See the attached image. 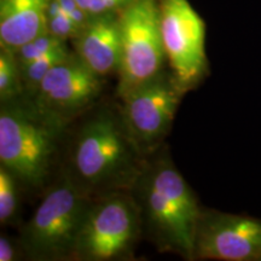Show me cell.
<instances>
[{"label":"cell","mask_w":261,"mask_h":261,"mask_svg":"<svg viewBox=\"0 0 261 261\" xmlns=\"http://www.w3.org/2000/svg\"><path fill=\"white\" fill-rule=\"evenodd\" d=\"M73 52L68 50V47L60 48L44 55V56L38 58V60L27 63L22 67H19L21 71L22 85H23V92L32 93L33 91L38 87L40 81L44 79L45 75L50 71L55 65H57L61 62L67 60Z\"/></svg>","instance_id":"cell-13"},{"label":"cell","mask_w":261,"mask_h":261,"mask_svg":"<svg viewBox=\"0 0 261 261\" xmlns=\"http://www.w3.org/2000/svg\"><path fill=\"white\" fill-rule=\"evenodd\" d=\"M46 29L52 35L61 39V40H73L79 34L81 27L77 25L65 14L57 0H51L47 10V23Z\"/></svg>","instance_id":"cell-17"},{"label":"cell","mask_w":261,"mask_h":261,"mask_svg":"<svg viewBox=\"0 0 261 261\" xmlns=\"http://www.w3.org/2000/svg\"><path fill=\"white\" fill-rule=\"evenodd\" d=\"M103 77L91 70L75 52L55 65L32 93L41 109L71 122L90 112L100 97Z\"/></svg>","instance_id":"cell-10"},{"label":"cell","mask_w":261,"mask_h":261,"mask_svg":"<svg viewBox=\"0 0 261 261\" xmlns=\"http://www.w3.org/2000/svg\"><path fill=\"white\" fill-rule=\"evenodd\" d=\"M146 158L127 132L120 109L103 107L77 127L63 173L85 195L96 198L130 191Z\"/></svg>","instance_id":"cell-1"},{"label":"cell","mask_w":261,"mask_h":261,"mask_svg":"<svg viewBox=\"0 0 261 261\" xmlns=\"http://www.w3.org/2000/svg\"><path fill=\"white\" fill-rule=\"evenodd\" d=\"M121 61L116 96L121 99L165 69L159 0H132L119 12Z\"/></svg>","instance_id":"cell-6"},{"label":"cell","mask_w":261,"mask_h":261,"mask_svg":"<svg viewBox=\"0 0 261 261\" xmlns=\"http://www.w3.org/2000/svg\"><path fill=\"white\" fill-rule=\"evenodd\" d=\"M70 122L41 109L28 94L0 102V165L23 188L46 184Z\"/></svg>","instance_id":"cell-3"},{"label":"cell","mask_w":261,"mask_h":261,"mask_svg":"<svg viewBox=\"0 0 261 261\" xmlns=\"http://www.w3.org/2000/svg\"><path fill=\"white\" fill-rule=\"evenodd\" d=\"M92 200L62 173L22 227L18 242L23 255L34 261L73 260L77 236Z\"/></svg>","instance_id":"cell-4"},{"label":"cell","mask_w":261,"mask_h":261,"mask_svg":"<svg viewBox=\"0 0 261 261\" xmlns=\"http://www.w3.org/2000/svg\"><path fill=\"white\" fill-rule=\"evenodd\" d=\"M90 17L108 14H119L132 0H76Z\"/></svg>","instance_id":"cell-18"},{"label":"cell","mask_w":261,"mask_h":261,"mask_svg":"<svg viewBox=\"0 0 261 261\" xmlns=\"http://www.w3.org/2000/svg\"><path fill=\"white\" fill-rule=\"evenodd\" d=\"M19 253L23 254L21 244L17 247L8 236H0V261L18 260Z\"/></svg>","instance_id":"cell-19"},{"label":"cell","mask_w":261,"mask_h":261,"mask_svg":"<svg viewBox=\"0 0 261 261\" xmlns=\"http://www.w3.org/2000/svg\"><path fill=\"white\" fill-rule=\"evenodd\" d=\"M159 12L166 62L185 94L210 75L205 23L189 0H159Z\"/></svg>","instance_id":"cell-7"},{"label":"cell","mask_w":261,"mask_h":261,"mask_svg":"<svg viewBox=\"0 0 261 261\" xmlns=\"http://www.w3.org/2000/svg\"><path fill=\"white\" fill-rule=\"evenodd\" d=\"M21 94L23 85L14 52L0 48V102H8Z\"/></svg>","instance_id":"cell-15"},{"label":"cell","mask_w":261,"mask_h":261,"mask_svg":"<svg viewBox=\"0 0 261 261\" xmlns=\"http://www.w3.org/2000/svg\"><path fill=\"white\" fill-rule=\"evenodd\" d=\"M129 192L139 208L143 233L159 252L194 260L203 207L167 152L146 158Z\"/></svg>","instance_id":"cell-2"},{"label":"cell","mask_w":261,"mask_h":261,"mask_svg":"<svg viewBox=\"0 0 261 261\" xmlns=\"http://www.w3.org/2000/svg\"><path fill=\"white\" fill-rule=\"evenodd\" d=\"M182 96L171 70L163 69L121 98L122 121L145 156L160 150L162 140L171 130Z\"/></svg>","instance_id":"cell-8"},{"label":"cell","mask_w":261,"mask_h":261,"mask_svg":"<svg viewBox=\"0 0 261 261\" xmlns=\"http://www.w3.org/2000/svg\"><path fill=\"white\" fill-rule=\"evenodd\" d=\"M73 44L75 55L100 77L117 74L121 61L119 14L90 17Z\"/></svg>","instance_id":"cell-11"},{"label":"cell","mask_w":261,"mask_h":261,"mask_svg":"<svg viewBox=\"0 0 261 261\" xmlns=\"http://www.w3.org/2000/svg\"><path fill=\"white\" fill-rule=\"evenodd\" d=\"M194 260L261 261V219L203 207L196 228Z\"/></svg>","instance_id":"cell-9"},{"label":"cell","mask_w":261,"mask_h":261,"mask_svg":"<svg viewBox=\"0 0 261 261\" xmlns=\"http://www.w3.org/2000/svg\"><path fill=\"white\" fill-rule=\"evenodd\" d=\"M64 47H67L65 41L56 38L51 33L45 32L39 37L32 39L31 41L25 42L21 47H18L17 50L14 51V55L19 67H22V65L31 63V62L42 57L48 52Z\"/></svg>","instance_id":"cell-16"},{"label":"cell","mask_w":261,"mask_h":261,"mask_svg":"<svg viewBox=\"0 0 261 261\" xmlns=\"http://www.w3.org/2000/svg\"><path fill=\"white\" fill-rule=\"evenodd\" d=\"M51 0H0V48L16 51L47 32Z\"/></svg>","instance_id":"cell-12"},{"label":"cell","mask_w":261,"mask_h":261,"mask_svg":"<svg viewBox=\"0 0 261 261\" xmlns=\"http://www.w3.org/2000/svg\"><path fill=\"white\" fill-rule=\"evenodd\" d=\"M23 188L17 178L0 165V224H14L19 212V189Z\"/></svg>","instance_id":"cell-14"},{"label":"cell","mask_w":261,"mask_h":261,"mask_svg":"<svg viewBox=\"0 0 261 261\" xmlns=\"http://www.w3.org/2000/svg\"><path fill=\"white\" fill-rule=\"evenodd\" d=\"M142 233L139 208L129 191L99 196L91 202L85 217L73 260L130 259Z\"/></svg>","instance_id":"cell-5"}]
</instances>
